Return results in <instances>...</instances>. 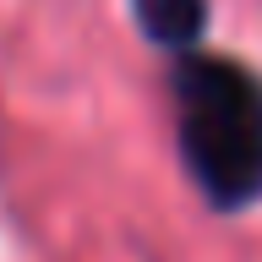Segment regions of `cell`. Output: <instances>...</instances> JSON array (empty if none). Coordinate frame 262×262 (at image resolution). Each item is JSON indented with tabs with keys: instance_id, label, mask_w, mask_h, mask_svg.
Returning <instances> with one entry per match:
<instances>
[{
	"instance_id": "obj_2",
	"label": "cell",
	"mask_w": 262,
	"mask_h": 262,
	"mask_svg": "<svg viewBox=\"0 0 262 262\" xmlns=\"http://www.w3.org/2000/svg\"><path fill=\"white\" fill-rule=\"evenodd\" d=\"M137 22L159 49H191L208 28V0H137Z\"/></svg>"
},
{
	"instance_id": "obj_1",
	"label": "cell",
	"mask_w": 262,
	"mask_h": 262,
	"mask_svg": "<svg viewBox=\"0 0 262 262\" xmlns=\"http://www.w3.org/2000/svg\"><path fill=\"white\" fill-rule=\"evenodd\" d=\"M180 159L219 213L262 202V77L224 55L175 66Z\"/></svg>"
}]
</instances>
